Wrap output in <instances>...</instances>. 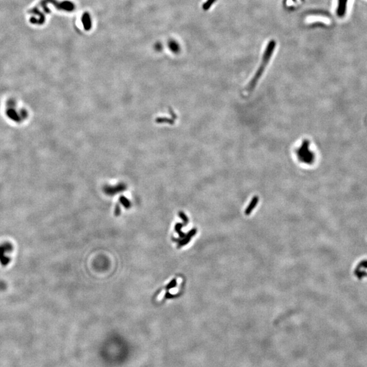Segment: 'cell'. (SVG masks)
<instances>
[{"label":"cell","instance_id":"cell-1","mask_svg":"<svg viewBox=\"0 0 367 367\" xmlns=\"http://www.w3.org/2000/svg\"><path fill=\"white\" fill-rule=\"evenodd\" d=\"M5 114L10 121L17 123H21L26 121L28 112L27 110L17 100L10 99L6 102Z\"/></svg>","mask_w":367,"mask_h":367},{"label":"cell","instance_id":"cell-7","mask_svg":"<svg viewBox=\"0 0 367 367\" xmlns=\"http://www.w3.org/2000/svg\"><path fill=\"white\" fill-rule=\"evenodd\" d=\"M182 226H183V224H180V223L177 224L176 225L175 229H176V232L178 233V235H179L180 237H181V238H184V237H186V235H185L184 233L183 232H182L181 229H182Z\"/></svg>","mask_w":367,"mask_h":367},{"label":"cell","instance_id":"cell-9","mask_svg":"<svg viewBox=\"0 0 367 367\" xmlns=\"http://www.w3.org/2000/svg\"><path fill=\"white\" fill-rule=\"evenodd\" d=\"M169 46H170L171 49H172V50H173V51H177V50H178V44H177L176 42H173V41L169 42Z\"/></svg>","mask_w":367,"mask_h":367},{"label":"cell","instance_id":"cell-12","mask_svg":"<svg viewBox=\"0 0 367 367\" xmlns=\"http://www.w3.org/2000/svg\"><path fill=\"white\" fill-rule=\"evenodd\" d=\"M176 286V280H172V281H171L169 285L167 286V289H170V288H173L174 286Z\"/></svg>","mask_w":367,"mask_h":367},{"label":"cell","instance_id":"cell-14","mask_svg":"<svg viewBox=\"0 0 367 367\" xmlns=\"http://www.w3.org/2000/svg\"><path fill=\"white\" fill-rule=\"evenodd\" d=\"M120 214V210H119V207L117 206L116 207V216H118Z\"/></svg>","mask_w":367,"mask_h":367},{"label":"cell","instance_id":"cell-2","mask_svg":"<svg viewBox=\"0 0 367 367\" xmlns=\"http://www.w3.org/2000/svg\"><path fill=\"white\" fill-rule=\"evenodd\" d=\"M275 46H276V43H275V41L271 40L269 42H268L267 46L266 47V49L265 50V52L263 55V57H262V63L260 65V68H258V71H256L254 78L252 79V80L248 85V87H247V91L249 92V93H250V92H252L253 90L254 89V88L256 87V84H257L258 81L259 80V79L261 78L262 74H263L265 69L266 68V67H267L268 63L269 62V60L272 56V55H273V53L275 50Z\"/></svg>","mask_w":367,"mask_h":367},{"label":"cell","instance_id":"cell-3","mask_svg":"<svg viewBox=\"0 0 367 367\" xmlns=\"http://www.w3.org/2000/svg\"><path fill=\"white\" fill-rule=\"evenodd\" d=\"M309 141L308 140L303 141L301 148L299 150L298 153H297L298 156L300 159L303 161H305V162L307 163L308 164H309V163L313 162L314 160V154L311 153V152H309Z\"/></svg>","mask_w":367,"mask_h":367},{"label":"cell","instance_id":"cell-13","mask_svg":"<svg viewBox=\"0 0 367 367\" xmlns=\"http://www.w3.org/2000/svg\"><path fill=\"white\" fill-rule=\"evenodd\" d=\"M122 199V204H123V205H125V207H126V208H128V207H129V202H128V201H127V200H126V199H124V198H122V199Z\"/></svg>","mask_w":367,"mask_h":367},{"label":"cell","instance_id":"cell-4","mask_svg":"<svg viewBox=\"0 0 367 367\" xmlns=\"http://www.w3.org/2000/svg\"><path fill=\"white\" fill-rule=\"evenodd\" d=\"M12 249V245L10 243H5L0 245V262L2 265H6L9 263L10 258L8 256Z\"/></svg>","mask_w":367,"mask_h":367},{"label":"cell","instance_id":"cell-11","mask_svg":"<svg viewBox=\"0 0 367 367\" xmlns=\"http://www.w3.org/2000/svg\"><path fill=\"white\" fill-rule=\"evenodd\" d=\"M179 216L181 217L182 219L184 220V222L185 224H186L188 222V219L187 216H186L184 214L182 213V211H180V212L179 213Z\"/></svg>","mask_w":367,"mask_h":367},{"label":"cell","instance_id":"cell-8","mask_svg":"<svg viewBox=\"0 0 367 367\" xmlns=\"http://www.w3.org/2000/svg\"><path fill=\"white\" fill-rule=\"evenodd\" d=\"M83 21H84V25L85 26V28L87 29H89L91 27V22H90L89 16H88V14H85L83 17Z\"/></svg>","mask_w":367,"mask_h":367},{"label":"cell","instance_id":"cell-15","mask_svg":"<svg viewBox=\"0 0 367 367\" xmlns=\"http://www.w3.org/2000/svg\"><path fill=\"white\" fill-rule=\"evenodd\" d=\"M172 296H172V295H169V293H168V292H167V293H166V295H165V298H170V297H172Z\"/></svg>","mask_w":367,"mask_h":367},{"label":"cell","instance_id":"cell-6","mask_svg":"<svg viewBox=\"0 0 367 367\" xmlns=\"http://www.w3.org/2000/svg\"><path fill=\"white\" fill-rule=\"evenodd\" d=\"M258 201H259V199H258V197H257V196H255V197L252 199L250 203L249 204L248 207H247V209H246L245 211V214L246 215H249V214H250L252 213V210H254V209L255 208V207L256 206V205L258 204Z\"/></svg>","mask_w":367,"mask_h":367},{"label":"cell","instance_id":"cell-5","mask_svg":"<svg viewBox=\"0 0 367 367\" xmlns=\"http://www.w3.org/2000/svg\"><path fill=\"white\" fill-rule=\"evenodd\" d=\"M196 233H197V229H192L191 230V231H189L187 235H186V237H184V238L182 240H180V241H179V242H178V248H180V247L184 246V245H186V244H187V243L190 241H191V237H193L195 235V234H196Z\"/></svg>","mask_w":367,"mask_h":367},{"label":"cell","instance_id":"cell-10","mask_svg":"<svg viewBox=\"0 0 367 367\" xmlns=\"http://www.w3.org/2000/svg\"><path fill=\"white\" fill-rule=\"evenodd\" d=\"M215 1H216V0H208V1L204 4L203 8L205 10H207V9L210 8V6L214 4Z\"/></svg>","mask_w":367,"mask_h":367}]
</instances>
